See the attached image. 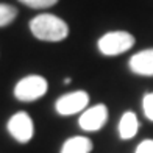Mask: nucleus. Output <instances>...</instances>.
I'll list each match as a JSON object with an SVG mask.
<instances>
[{"label": "nucleus", "instance_id": "obj_2", "mask_svg": "<svg viewBox=\"0 0 153 153\" xmlns=\"http://www.w3.org/2000/svg\"><path fill=\"white\" fill-rule=\"evenodd\" d=\"M134 36L128 31H109L99 39L97 47L105 56H116V55L128 52L134 45Z\"/></svg>", "mask_w": 153, "mask_h": 153}, {"label": "nucleus", "instance_id": "obj_4", "mask_svg": "<svg viewBox=\"0 0 153 153\" xmlns=\"http://www.w3.org/2000/svg\"><path fill=\"white\" fill-rule=\"evenodd\" d=\"M6 128H8V133L20 144L30 142L34 134L33 120L25 111H19V113L13 114L6 123Z\"/></svg>", "mask_w": 153, "mask_h": 153}, {"label": "nucleus", "instance_id": "obj_11", "mask_svg": "<svg viewBox=\"0 0 153 153\" xmlns=\"http://www.w3.org/2000/svg\"><path fill=\"white\" fill-rule=\"evenodd\" d=\"M142 109H144V116L147 117L150 122H153V92H147L144 95Z\"/></svg>", "mask_w": 153, "mask_h": 153}, {"label": "nucleus", "instance_id": "obj_12", "mask_svg": "<svg viewBox=\"0 0 153 153\" xmlns=\"http://www.w3.org/2000/svg\"><path fill=\"white\" fill-rule=\"evenodd\" d=\"M19 2H22L30 8H50L58 3V0H19Z\"/></svg>", "mask_w": 153, "mask_h": 153}, {"label": "nucleus", "instance_id": "obj_10", "mask_svg": "<svg viewBox=\"0 0 153 153\" xmlns=\"http://www.w3.org/2000/svg\"><path fill=\"white\" fill-rule=\"evenodd\" d=\"M17 16V10L11 5L0 3V27L10 25Z\"/></svg>", "mask_w": 153, "mask_h": 153}, {"label": "nucleus", "instance_id": "obj_9", "mask_svg": "<svg viewBox=\"0 0 153 153\" xmlns=\"http://www.w3.org/2000/svg\"><path fill=\"white\" fill-rule=\"evenodd\" d=\"M92 141L86 136H72L62 144L59 153H91Z\"/></svg>", "mask_w": 153, "mask_h": 153}, {"label": "nucleus", "instance_id": "obj_13", "mask_svg": "<svg viewBox=\"0 0 153 153\" xmlns=\"http://www.w3.org/2000/svg\"><path fill=\"white\" fill-rule=\"evenodd\" d=\"M134 153H153V139H144L136 147Z\"/></svg>", "mask_w": 153, "mask_h": 153}, {"label": "nucleus", "instance_id": "obj_1", "mask_svg": "<svg viewBox=\"0 0 153 153\" xmlns=\"http://www.w3.org/2000/svg\"><path fill=\"white\" fill-rule=\"evenodd\" d=\"M30 30L34 38L48 42H58L67 38L69 27L62 19L53 14H39L30 20Z\"/></svg>", "mask_w": 153, "mask_h": 153}, {"label": "nucleus", "instance_id": "obj_14", "mask_svg": "<svg viewBox=\"0 0 153 153\" xmlns=\"http://www.w3.org/2000/svg\"><path fill=\"white\" fill-rule=\"evenodd\" d=\"M72 80L71 78H69V76H67V78H64V85H69V83H71Z\"/></svg>", "mask_w": 153, "mask_h": 153}, {"label": "nucleus", "instance_id": "obj_3", "mask_svg": "<svg viewBox=\"0 0 153 153\" xmlns=\"http://www.w3.org/2000/svg\"><path fill=\"white\" fill-rule=\"evenodd\" d=\"M48 83L41 75H27L14 86V97L20 102H34L45 95Z\"/></svg>", "mask_w": 153, "mask_h": 153}, {"label": "nucleus", "instance_id": "obj_7", "mask_svg": "<svg viewBox=\"0 0 153 153\" xmlns=\"http://www.w3.org/2000/svg\"><path fill=\"white\" fill-rule=\"evenodd\" d=\"M130 71L136 75L153 76V48L134 53L128 61Z\"/></svg>", "mask_w": 153, "mask_h": 153}, {"label": "nucleus", "instance_id": "obj_5", "mask_svg": "<svg viewBox=\"0 0 153 153\" xmlns=\"http://www.w3.org/2000/svg\"><path fill=\"white\" fill-rule=\"evenodd\" d=\"M89 94L86 91H74L61 95L55 103V109L59 116H72L88 108Z\"/></svg>", "mask_w": 153, "mask_h": 153}, {"label": "nucleus", "instance_id": "obj_6", "mask_svg": "<svg viewBox=\"0 0 153 153\" xmlns=\"http://www.w3.org/2000/svg\"><path fill=\"white\" fill-rule=\"evenodd\" d=\"M106 120H108V108L103 103H99V105H94L83 111L78 119V125L85 131H99L105 127Z\"/></svg>", "mask_w": 153, "mask_h": 153}, {"label": "nucleus", "instance_id": "obj_8", "mask_svg": "<svg viewBox=\"0 0 153 153\" xmlns=\"http://www.w3.org/2000/svg\"><path fill=\"white\" fill-rule=\"evenodd\" d=\"M139 131V120L133 111H125L119 120V136L123 141L134 137Z\"/></svg>", "mask_w": 153, "mask_h": 153}]
</instances>
